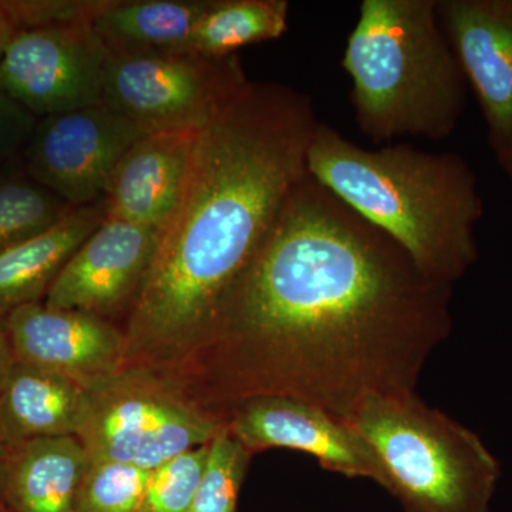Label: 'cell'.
Returning a JSON list of instances; mask_svg holds the SVG:
<instances>
[{
	"label": "cell",
	"instance_id": "6da1fadb",
	"mask_svg": "<svg viewBox=\"0 0 512 512\" xmlns=\"http://www.w3.org/2000/svg\"><path fill=\"white\" fill-rule=\"evenodd\" d=\"M451 295L306 171L207 338L164 375L224 420L288 397L349 424L367 397L416 390L453 328Z\"/></svg>",
	"mask_w": 512,
	"mask_h": 512
},
{
	"label": "cell",
	"instance_id": "7a4b0ae2",
	"mask_svg": "<svg viewBox=\"0 0 512 512\" xmlns=\"http://www.w3.org/2000/svg\"><path fill=\"white\" fill-rule=\"evenodd\" d=\"M316 124L306 94L248 80L198 133L180 200L123 323L124 367L170 373L200 348L306 174Z\"/></svg>",
	"mask_w": 512,
	"mask_h": 512
},
{
	"label": "cell",
	"instance_id": "3957f363",
	"mask_svg": "<svg viewBox=\"0 0 512 512\" xmlns=\"http://www.w3.org/2000/svg\"><path fill=\"white\" fill-rule=\"evenodd\" d=\"M306 171L389 235L433 281L453 286L476 264L484 204L466 158L407 143L369 150L318 121Z\"/></svg>",
	"mask_w": 512,
	"mask_h": 512
},
{
	"label": "cell",
	"instance_id": "277c9868",
	"mask_svg": "<svg viewBox=\"0 0 512 512\" xmlns=\"http://www.w3.org/2000/svg\"><path fill=\"white\" fill-rule=\"evenodd\" d=\"M342 67L357 127L373 143L439 141L456 131L468 84L436 0H363Z\"/></svg>",
	"mask_w": 512,
	"mask_h": 512
},
{
	"label": "cell",
	"instance_id": "5b68a950",
	"mask_svg": "<svg viewBox=\"0 0 512 512\" xmlns=\"http://www.w3.org/2000/svg\"><path fill=\"white\" fill-rule=\"evenodd\" d=\"M350 426L382 464L404 512H490L500 463L474 431L416 392L369 396Z\"/></svg>",
	"mask_w": 512,
	"mask_h": 512
},
{
	"label": "cell",
	"instance_id": "8992f818",
	"mask_svg": "<svg viewBox=\"0 0 512 512\" xmlns=\"http://www.w3.org/2000/svg\"><path fill=\"white\" fill-rule=\"evenodd\" d=\"M87 409L77 434L89 457L151 471L210 444L227 429L173 377L147 367H124L86 387Z\"/></svg>",
	"mask_w": 512,
	"mask_h": 512
},
{
	"label": "cell",
	"instance_id": "52a82bcc",
	"mask_svg": "<svg viewBox=\"0 0 512 512\" xmlns=\"http://www.w3.org/2000/svg\"><path fill=\"white\" fill-rule=\"evenodd\" d=\"M104 104L143 133H200L248 82L238 55L110 52Z\"/></svg>",
	"mask_w": 512,
	"mask_h": 512
},
{
	"label": "cell",
	"instance_id": "ba28073f",
	"mask_svg": "<svg viewBox=\"0 0 512 512\" xmlns=\"http://www.w3.org/2000/svg\"><path fill=\"white\" fill-rule=\"evenodd\" d=\"M107 55L92 25L19 30L0 60V89L42 119L99 106Z\"/></svg>",
	"mask_w": 512,
	"mask_h": 512
},
{
	"label": "cell",
	"instance_id": "9c48e42d",
	"mask_svg": "<svg viewBox=\"0 0 512 512\" xmlns=\"http://www.w3.org/2000/svg\"><path fill=\"white\" fill-rule=\"evenodd\" d=\"M147 136L107 104L43 117L26 146L35 183L72 207L103 201L114 168Z\"/></svg>",
	"mask_w": 512,
	"mask_h": 512
},
{
	"label": "cell",
	"instance_id": "30bf717a",
	"mask_svg": "<svg viewBox=\"0 0 512 512\" xmlns=\"http://www.w3.org/2000/svg\"><path fill=\"white\" fill-rule=\"evenodd\" d=\"M158 237L160 229L106 218L67 261L43 302L126 322L146 284Z\"/></svg>",
	"mask_w": 512,
	"mask_h": 512
},
{
	"label": "cell",
	"instance_id": "8fae6325",
	"mask_svg": "<svg viewBox=\"0 0 512 512\" xmlns=\"http://www.w3.org/2000/svg\"><path fill=\"white\" fill-rule=\"evenodd\" d=\"M225 423L252 456L269 448L301 451L316 458L323 470L384 487L382 464L372 447L346 421L313 404L258 397L235 406Z\"/></svg>",
	"mask_w": 512,
	"mask_h": 512
},
{
	"label": "cell",
	"instance_id": "7c38bea8",
	"mask_svg": "<svg viewBox=\"0 0 512 512\" xmlns=\"http://www.w3.org/2000/svg\"><path fill=\"white\" fill-rule=\"evenodd\" d=\"M436 9L501 164L512 156V0H436Z\"/></svg>",
	"mask_w": 512,
	"mask_h": 512
},
{
	"label": "cell",
	"instance_id": "4fadbf2b",
	"mask_svg": "<svg viewBox=\"0 0 512 512\" xmlns=\"http://www.w3.org/2000/svg\"><path fill=\"white\" fill-rule=\"evenodd\" d=\"M3 328L16 362L67 377L84 389L126 366L123 328L92 313L30 303L10 313Z\"/></svg>",
	"mask_w": 512,
	"mask_h": 512
},
{
	"label": "cell",
	"instance_id": "5bb4252c",
	"mask_svg": "<svg viewBox=\"0 0 512 512\" xmlns=\"http://www.w3.org/2000/svg\"><path fill=\"white\" fill-rule=\"evenodd\" d=\"M197 137L147 134L128 148L104 192L106 218L161 231L180 200Z\"/></svg>",
	"mask_w": 512,
	"mask_h": 512
},
{
	"label": "cell",
	"instance_id": "9a60e30c",
	"mask_svg": "<svg viewBox=\"0 0 512 512\" xmlns=\"http://www.w3.org/2000/svg\"><path fill=\"white\" fill-rule=\"evenodd\" d=\"M90 457L74 436L6 446L3 504L8 512H72Z\"/></svg>",
	"mask_w": 512,
	"mask_h": 512
},
{
	"label": "cell",
	"instance_id": "2e32d148",
	"mask_svg": "<svg viewBox=\"0 0 512 512\" xmlns=\"http://www.w3.org/2000/svg\"><path fill=\"white\" fill-rule=\"evenodd\" d=\"M104 220L103 201L73 208L42 234L0 251V325L16 309L45 301L64 265Z\"/></svg>",
	"mask_w": 512,
	"mask_h": 512
},
{
	"label": "cell",
	"instance_id": "e0dca14e",
	"mask_svg": "<svg viewBox=\"0 0 512 512\" xmlns=\"http://www.w3.org/2000/svg\"><path fill=\"white\" fill-rule=\"evenodd\" d=\"M86 409V389L80 384L16 362L0 392V444L77 437Z\"/></svg>",
	"mask_w": 512,
	"mask_h": 512
},
{
	"label": "cell",
	"instance_id": "ac0fdd59",
	"mask_svg": "<svg viewBox=\"0 0 512 512\" xmlns=\"http://www.w3.org/2000/svg\"><path fill=\"white\" fill-rule=\"evenodd\" d=\"M210 0H103L92 26L110 52H191Z\"/></svg>",
	"mask_w": 512,
	"mask_h": 512
},
{
	"label": "cell",
	"instance_id": "d6986e66",
	"mask_svg": "<svg viewBox=\"0 0 512 512\" xmlns=\"http://www.w3.org/2000/svg\"><path fill=\"white\" fill-rule=\"evenodd\" d=\"M288 28L286 0H210L190 50L211 57L238 55L241 47L279 39Z\"/></svg>",
	"mask_w": 512,
	"mask_h": 512
},
{
	"label": "cell",
	"instance_id": "ffe728a7",
	"mask_svg": "<svg viewBox=\"0 0 512 512\" xmlns=\"http://www.w3.org/2000/svg\"><path fill=\"white\" fill-rule=\"evenodd\" d=\"M30 178L0 180V251L42 234L73 210Z\"/></svg>",
	"mask_w": 512,
	"mask_h": 512
},
{
	"label": "cell",
	"instance_id": "44dd1931",
	"mask_svg": "<svg viewBox=\"0 0 512 512\" xmlns=\"http://www.w3.org/2000/svg\"><path fill=\"white\" fill-rule=\"evenodd\" d=\"M151 471L90 458L72 512H137Z\"/></svg>",
	"mask_w": 512,
	"mask_h": 512
},
{
	"label": "cell",
	"instance_id": "7402d4cb",
	"mask_svg": "<svg viewBox=\"0 0 512 512\" xmlns=\"http://www.w3.org/2000/svg\"><path fill=\"white\" fill-rule=\"evenodd\" d=\"M252 454L225 429L210 444V457L190 512H237Z\"/></svg>",
	"mask_w": 512,
	"mask_h": 512
},
{
	"label": "cell",
	"instance_id": "603a6c76",
	"mask_svg": "<svg viewBox=\"0 0 512 512\" xmlns=\"http://www.w3.org/2000/svg\"><path fill=\"white\" fill-rule=\"evenodd\" d=\"M210 444L178 454L151 470L137 512H190L207 468Z\"/></svg>",
	"mask_w": 512,
	"mask_h": 512
},
{
	"label": "cell",
	"instance_id": "cb8c5ba5",
	"mask_svg": "<svg viewBox=\"0 0 512 512\" xmlns=\"http://www.w3.org/2000/svg\"><path fill=\"white\" fill-rule=\"evenodd\" d=\"M103 0H2L16 32L19 30L92 25Z\"/></svg>",
	"mask_w": 512,
	"mask_h": 512
},
{
	"label": "cell",
	"instance_id": "d4e9b609",
	"mask_svg": "<svg viewBox=\"0 0 512 512\" xmlns=\"http://www.w3.org/2000/svg\"><path fill=\"white\" fill-rule=\"evenodd\" d=\"M36 124L35 116L0 89V165L28 146Z\"/></svg>",
	"mask_w": 512,
	"mask_h": 512
},
{
	"label": "cell",
	"instance_id": "484cf974",
	"mask_svg": "<svg viewBox=\"0 0 512 512\" xmlns=\"http://www.w3.org/2000/svg\"><path fill=\"white\" fill-rule=\"evenodd\" d=\"M16 360L13 356L12 348L8 336H6L5 328L0 325V392L8 382L10 373H12L13 366H15Z\"/></svg>",
	"mask_w": 512,
	"mask_h": 512
},
{
	"label": "cell",
	"instance_id": "4316f807",
	"mask_svg": "<svg viewBox=\"0 0 512 512\" xmlns=\"http://www.w3.org/2000/svg\"><path fill=\"white\" fill-rule=\"evenodd\" d=\"M15 33L16 30L13 28L8 15H6L5 9L2 6V0H0V60H2L3 53H5L6 47H8Z\"/></svg>",
	"mask_w": 512,
	"mask_h": 512
},
{
	"label": "cell",
	"instance_id": "83f0119b",
	"mask_svg": "<svg viewBox=\"0 0 512 512\" xmlns=\"http://www.w3.org/2000/svg\"><path fill=\"white\" fill-rule=\"evenodd\" d=\"M6 446L0 444V512L6 511L3 504V467H5Z\"/></svg>",
	"mask_w": 512,
	"mask_h": 512
},
{
	"label": "cell",
	"instance_id": "f1b7e54d",
	"mask_svg": "<svg viewBox=\"0 0 512 512\" xmlns=\"http://www.w3.org/2000/svg\"><path fill=\"white\" fill-rule=\"evenodd\" d=\"M501 168L507 173L508 177H510L511 183H512V156L510 158H507V160L503 161V163L500 164Z\"/></svg>",
	"mask_w": 512,
	"mask_h": 512
},
{
	"label": "cell",
	"instance_id": "f546056e",
	"mask_svg": "<svg viewBox=\"0 0 512 512\" xmlns=\"http://www.w3.org/2000/svg\"><path fill=\"white\" fill-rule=\"evenodd\" d=\"M3 512H8V511H3Z\"/></svg>",
	"mask_w": 512,
	"mask_h": 512
}]
</instances>
